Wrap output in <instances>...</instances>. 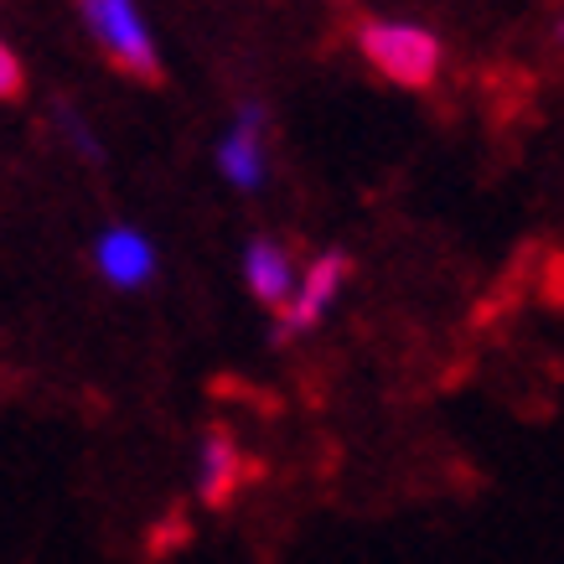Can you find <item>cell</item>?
Segmentation results:
<instances>
[{"label": "cell", "instance_id": "cell-1", "mask_svg": "<svg viewBox=\"0 0 564 564\" xmlns=\"http://www.w3.org/2000/svg\"><path fill=\"white\" fill-rule=\"evenodd\" d=\"M362 57L373 63L383 78H393L399 88H430L435 84V68H441V42L420 26H404V21H368L358 32Z\"/></svg>", "mask_w": 564, "mask_h": 564}, {"label": "cell", "instance_id": "cell-2", "mask_svg": "<svg viewBox=\"0 0 564 564\" xmlns=\"http://www.w3.org/2000/svg\"><path fill=\"white\" fill-rule=\"evenodd\" d=\"M78 6H84V21H88V32H94V42L109 52L115 68H124L130 78H140V84H161L155 42L130 0H78Z\"/></svg>", "mask_w": 564, "mask_h": 564}, {"label": "cell", "instance_id": "cell-3", "mask_svg": "<svg viewBox=\"0 0 564 564\" xmlns=\"http://www.w3.org/2000/svg\"><path fill=\"white\" fill-rule=\"evenodd\" d=\"M347 254H322L316 264L306 270V285H301V295H295L291 306H280V326H274V343H291L295 332H311V326L322 322V311L337 301V291H343V280H347Z\"/></svg>", "mask_w": 564, "mask_h": 564}, {"label": "cell", "instance_id": "cell-4", "mask_svg": "<svg viewBox=\"0 0 564 564\" xmlns=\"http://www.w3.org/2000/svg\"><path fill=\"white\" fill-rule=\"evenodd\" d=\"M254 477H259V462H249V456H243L239 441H234L223 425L207 430V441H203V477H197L207 508H218V513H223V508L239 497V487H249Z\"/></svg>", "mask_w": 564, "mask_h": 564}, {"label": "cell", "instance_id": "cell-5", "mask_svg": "<svg viewBox=\"0 0 564 564\" xmlns=\"http://www.w3.org/2000/svg\"><path fill=\"white\" fill-rule=\"evenodd\" d=\"M259 135H264V115H259L254 104H243L234 135L218 145L223 176H228L239 192H254L259 182H264V151H259Z\"/></svg>", "mask_w": 564, "mask_h": 564}, {"label": "cell", "instance_id": "cell-6", "mask_svg": "<svg viewBox=\"0 0 564 564\" xmlns=\"http://www.w3.org/2000/svg\"><path fill=\"white\" fill-rule=\"evenodd\" d=\"M94 264H99L104 280H115V285H145L155 270V254L151 243L140 239V234H130V228H109L99 239V249H94Z\"/></svg>", "mask_w": 564, "mask_h": 564}, {"label": "cell", "instance_id": "cell-7", "mask_svg": "<svg viewBox=\"0 0 564 564\" xmlns=\"http://www.w3.org/2000/svg\"><path fill=\"white\" fill-rule=\"evenodd\" d=\"M243 270H249V291H254L264 306H270V311L285 306L291 280H295V264H291V254H285L280 243H274V239H254V243H249Z\"/></svg>", "mask_w": 564, "mask_h": 564}, {"label": "cell", "instance_id": "cell-8", "mask_svg": "<svg viewBox=\"0 0 564 564\" xmlns=\"http://www.w3.org/2000/svg\"><path fill=\"white\" fill-rule=\"evenodd\" d=\"M187 539H192L187 513H166V523H161V529L145 539V554H151V560H166V554H172L176 544H187Z\"/></svg>", "mask_w": 564, "mask_h": 564}, {"label": "cell", "instance_id": "cell-9", "mask_svg": "<svg viewBox=\"0 0 564 564\" xmlns=\"http://www.w3.org/2000/svg\"><path fill=\"white\" fill-rule=\"evenodd\" d=\"M21 88H26V73H21L17 52L0 42V99H21Z\"/></svg>", "mask_w": 564, "mask_h": 564}, {"label": "cell", "instance_id": "cell-10", "mask_svg": "<svg viewBox=\"0 0 564 564\" xmlns=\"http://www.w3.org/2000/svg\"><path fill=\"white\" fill-rule=\"evenodd\" d=\"M63 124H68L73 145H78V151H84L88 161H99V140H94V135H88V130H84V120H78V115H68V109H63Z\"/></svg>", "mask_w": 564, "mask_h": 564}]
</instances>
